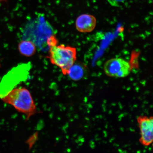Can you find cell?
<instances>
[{
    "label": "cell",
    "mask_w": 153,
    "mask_h": 153,
    "mask_svg": "<svg viewBox=\"0 0 153 153\" xmlns=\"http://www.w3.org/2000/svg\"><path fill=\"white\" fill-rule=\"evenodd\" d=\"M3 102L12 105L18 112L26 116V120L37 113L31 94L24 87L15 88L1 98Z\"/></svg>",
    "instance_id": "6da1fadb"
},
{
    "label": "cell",
    "mask_w": 153,
    "mask_h": 153,
    "mask_svg": "<svg viewBox=\"0 0 153 153\" xmlns=\"http://www.w3.org/2000/svg\"><path fill=\"white\" fill-rule=\"evenodd\" d=\"M49 48L48 58L51 63L60 68L64 75H67L76 60V48L64 45Z\"/></svg>",
    "instance_id": "7a4b0ae2"
},
{
    "label": "cell",
    "mask_w": 153,
    "mask_h": 153,
    "mask_svg": "<svg viewBox=\"0 0 153 153\" xmlns=\"http://www.w3.org/2000/svg\"><path fill=\"white\" fill-rule=\"evenodd\" d=\"M104 69L107 76L120 78L128 76L131 68L129 63L124 59L114 58L109 59L105 62Z\"/></svg>",
    "instance_id": "3957f363"
},
{
    "label": "cell",
    "mask_w": 153,
    "mask_h": 153,
    "mask_svg": "<svg viewBox=\"0 0 153 153\" xmlns=\"http://www.w3.org/2000/svg\"><path fill=\"white\" fill-rule=\"evenodd\" d=\"M140 131L139 142L144 146H149L153 141V118L152 116H141L137 118Z\"/></svg>",
    "instance_id": "277c9868"
},
{
    "label": "cell",
    "mask_w": 153,
    "mask_h": 153,
    "mask_svg": "<svg viewBox=\"0 0 153 153\" xmlns=\"http://www.w3.org/2000/svg\"><path fill=\"white\" fill-rule=\"evenodd\" d=\"M75 24L78 31L82 33H88L94 29L96 26L97 20L92 15L83 14L76 19Z\"/></svg>",
    "instance_id": "5b68a950"
},
{
    "label": "cell",
    "mask_w": 153,
    "mask_h": 153,
    "mask_svg": "<svg viewBox=\"0 0 153 153\" xmlns=\"http://www.w3.org/2000/svg\"><path fill=\"white\" fill-rule=\"evenodd\" d=\"M18 50L19 52L23 56L30 57L35 54L36 51V47L33 42L24 40L19 43Z\"/></svg>",
    "instance_id": "8992f818"
},
{
    "label": "cell",
    "mask_w": 153,
    "mask_h": 153,
    "mask_svg": "<svg viewBox=\"0 0 153 153\" xmlns=\"http://www.w3.org/2000/svg\"><path fill=\"white\" fill-rule=\"evenodd\" d=\"M85 74V68L82 65L74 64L69 70L68 74L71 79L78 81L83 77Z\"/></svg>",
    "instance_id": "52a82bcc"
},
{
    "label": "cell",
    "mask_w": 153,
    "mask_h": 153,
    "mask_svg": "<svg viewBox=\"0 0 153 153\" xmlns=\"http://www.w3.org/2000/svg\"><path fill=\"white\" fill-rule=\"evenodd\" d=\"M47 45L49 48L58 45V41L55 35H51L47 38Z\"/></svg>",
    "instance_id": "ba28073f"
},
{
    "label": "cell",
    "mask_w": 153,
    "mask_h": 153,
    "mask_svg": "<svg viewBox=\"0 0 153 153\" xmlns=\"http://www.w3.org/2000/svg\"><path fill=\"white\" fill-rule=\"evenodd\" d=\"M126 0H108V2L112 6L119 7L120 4L123 3Z\"/></svg>",
    "instance_id": "9c48e42d"
},
{
    "label": "cell",
    "mask_w": 153,
    "mask_h": 153,
    "mask_svg": "<svg viewBox=\"0 0 153 153\" xmlns=\"http://www.w3.org/2000/svg\"><path fill=\"white\" fill-rule=\"evenodd\" d=\"M6 0H0V1H5Z\"/></svg>",
    "instance_id": "30bf717a"
}]
</instances>
